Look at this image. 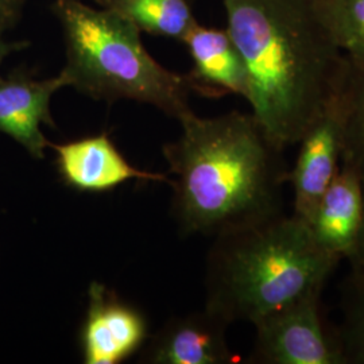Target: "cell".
<instances>
[{
	"mask_svg": "<svg viewBox=\"0 0 364 364\" xmlns=\"http://www.w3.org/2000/svg\"><path fill=\"white\" fill-rule=\"evenodd\" d=\"M247 73L252 117L277 147L299 144L336 97L347 57L321 0H221Z\"/></svg>",
	"mask_w": 364,
	"mask_h": 364,
	"instance_id": "cell-1",
	"label": "cell"
},
{
	"mask_svg": "<svg viewBox=\"0 0 364 364\" xmlns=\"http://www.w3.org/2000/svg\"><path fill=\"white\" fill-rule=\"evenodd\" d=\"M181 135L164 144L171 176V216L185 236H218L284 213L282 149L252 114L231 111L178 119Z\"/></svg>",
	"mask_w": 364,
	"mask_h": 364,
	"instance_id": "cell-2",
	"label": "cell"
},
{
	"mask_svg": "<svg viewBox=\"0 0 364 364\" xmlns=\"http://www.w3.org/2000/svg\"><path fill=\"white\" fill-rule=\"evenodd\" d=\"M338 262L316 245L305 221L281 213L213 237L205 263L204 306L230 324H254L323 290Z\"/></svg>",
	"mask_w": 364,
	"mask_h": 364,
	"instance_id": "cell-3",
	"label": "cell"
},
{
	"mask_svg": "<svg viewBox=\"0 0 364 364\" xmlns=\"http://www.w3.org/2000/svg\"><path fill=\"white\" fill-rule=\"evenodd\" d=\"M65 42L68 87L95 100H132L180 119L191 109L188 75L164 68L146 50L141 31L105 9L81 0H54Z\"/></svg>",
	"mask_w": 364,
	"mask_h": 364,
	"instance_id": "cell-4",
	"label": "cell"
},
{
	"mask_svg": "<svg viewBox=\"0 0 364 364\" xmlns=\"http://www.w3.org/2000/svg\"><path fill=\"white\" fill-rule=\"evenodd\" d=\"M321 294L309 293L254 323L248 363L347 364L336 332L323 323Z\"/></svg>",
	"mask_w": 364,
	"mask_h": 364,
	"instance_id": "cell-5",
	"label": "cell"
},
{
	"mask_svg": "<svg viewBox=\"0 0 364 364\" xmlns=\"http://www.w3.org/2000/svg\"><path fill=\"white\" fill-rule=\"evenodd\" d=\"M87 297L80 338L82 362L122 363L141 351L149 338L144 313L97 281L90 284Z\"/></svg>",
	"mask_w": 364,
	"mask_h": 364,
	"instance_id": "cell-6",
	"label": "cell"
},
{
	"mask_svg": "<svg viewBox=\"0 0 364 364\" xmlns=\"http://www.w3.org/2000/svg\"><path fill=\"white\" fill-rule=\"evenodd\" d=\"M297 144L299 156L287 171V181L294 193L293 215L306 223L341 164L343 109L338 93Z\"/></svg>",
	"mask_w": 364,
	"mask_h": 364,
	"instance_id": "cell-7",
	"label": "cell"
},
{
	"mask_svg": "<svg viewBox=\"0 0 364 364\" xmlns=\"http://www.w3.org/2000/svg\"><path fill=\"white\" fill-rule=\"evenodd\" d=\"M231 326L218 313L204 309L171 317L147 338L139 351L144 364H235L239 356L231 351L227 329Z\"/></svg>",
	"mask_w": 364,
	"mask_h": 364,
	"instance_id": "cell-8",
	"label": "cell"
},
{
	"mask_svg": "<svg viewBox=\"0 0 364 364\" xmlns=\"http://www.w3.org/2000/svg\"><path fill=\"white\" fill-rule=\"evenodd\" d=\"M66 87L61 73L43 80L21 69L6 77L0 75V134L10 136L34 159H43L50 142L41 127H55L50 103L54 93Z\"/></svg>",
	"mask_w": 364,
	"mask_h": 364,
	"instance_id": "cell-9",
	"label": "cell"
},
{
	"mask_svg": "<svg viewBox=\"0 0 364 364\" xmlns=\"http://www.w3.org/2000/svg\"><path fill=\"white\" fill-rule=\"evenodd\" d=\"M50 149L61 181L78 192H107L130 180L170 182L168 174L134 168L105 132L63 144L50 142Z\"/></svg>",
	"mask_w": 364,
	"mask_h": 364,
	"instance_id": "cell-10",
	"label": "cell"
},
{
	"mask_svg": "<svg viewBox=\"0 0 364 364\" xmlns=\"http://www.w3.org/2000/svg\"><path fill=\"white\" fill-rule=\"evenodd\" d=\"M364 185L359 176L340 165L306 221L316 245L338 259H350L363 220Z\"/></svg>",
	"mask_w": 364,
	"mask_h": 364,
	"instance_id": "cell-11",
	"label": "cell"
},
{
	"mask_svg": "<svg viewBox=\"0 0 364 364\" xmlns=\"http://www.w3.org/2000/svg\"><path fill=\"white\" fill-rule=\"evenodd\" d=\"M182 43L193 63L188 73L193 92L210 99L227 95L246 99V66L227 28L197 23Z\"/></svg>",
	"mask_w": 364,
	"mask_h": 364,
	"instance_id": "cell-12",
	"label": "cell"
},
{
	"mask_svg": "<svg viewBox=\"0 0 364 364\" xmlns=\"http://www.w3.org/2000/svg\"><path fill=\"white\" fill-rule=\"evenodd\" d=\"M141 33L182 41L198 23L189 0H96Z\"/></svg>",
	"mask_w": 364,
	"mask_h": 364,
	"instance_id": "cell-13",
	"label": "cell"
},
{
	"mask_svg": "<svg viewBox=\"0 0 364 364\" xmlns=\"http://www.w3.org/2000/svg\"><path fill=\"white\" fill-rule=\"evenodd\" d=\"M347 70L338 91L343 109L341 166L353 170L364 185V66L347 58Z\"/></svg>",
	"mask_w": 364,
	"mask_h": 364,
	"instance_id": "cell-14",
	"label": "cell"
},
{
	"mask_svg": "<svg viewBox=\"0 0 364 364\" xmlns=\"http://www.w3.org/2000/svg\"><path fill=\"white\" fill-rule=\"evenodd\" d=\"M338 338L347 364H364V272L351 270L341 293Z\"/></svg>",
	"mask_w": 364,
	"mask_h": 364,
	"instance_id": "cell-15",
	"label": "cell"
},
{
	"mask_svg": "<svg viewBox=\"0 0 364 364\" xmlns=\"http://www.w3.org/2000/svg\"><path fill=\"white\" fill-rule=\"evenodd\" d=\"M321 11L341 52L364 66V0H321Z\"/></svg>",
	"mask_w": 364,
	"mask_h": 364,
	"instance_id": "cell-16",
	"label": "cell"
},
{
	"mask_svg": "<svg viewBox=\"0 0 364 364\" xmlns=\"http://www.w3.org/2000/svg\"><path fill=\"white\" fill-rule=\"evenodd\" d=\"M27 0H0V30L7 31L21 21Z\"/></svg>",
	"mask_w": 364,
	"mask_h": 364,
	"instance_id": "cell-17",
	"label": "cell"
},
{
	"mask_svg": "<svg viewBox=\"0 0 364 364\" xmlns=\"http://www.w3.org/2000/svg\"><path fill=\"white\" fill-rule=\"evenodd\" d=\"M4 33L6 31L0 30V66L11 53L19 52L28 46L27 41H7L4 38Z\"/></svg>",
	"mask_w": 364,
	"mask_h": 364,
	"instance_id": "cell-18",
	"label": "cell"
},
{
	"mask_svg": "<svg viewBox=\"0 0 364 364\" xmlns=\"http://www.w3.org/2000/svg\"><path fill=\"white\" fill-rule=\"evenodd\" d=\"M348 262L351 263L352 270H359L364 272V208H363V220H362V227H360V232L358 237V243L355 251L350 257Z\"/></svg>",
	"mask_w": 364,
	"mask_h": 364,
	"instance_id": "cell-19",
	"label": "cell"
}]
</instances>
